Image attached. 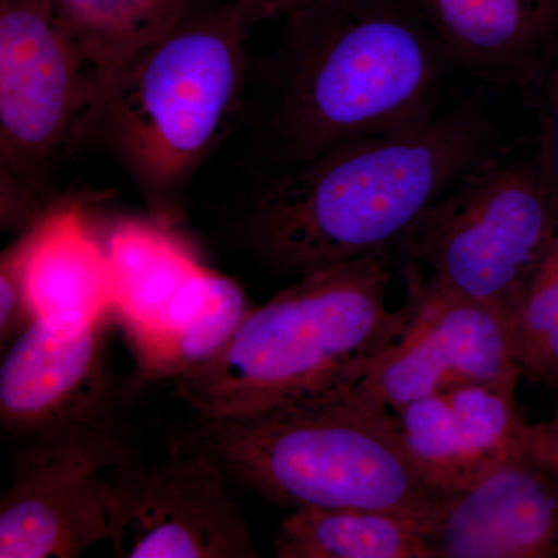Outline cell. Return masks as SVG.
Segmentation results:
<instances>
[{"mask_svg":"<svg viewBox=\"0 0 558 558\" xmlns=\"http://www.w3.org/2000/svg\"><path fill=\"white\" fill-rule=\"evenodd\" d=\"M167 223L121 220L106 242L112 275V317L135 357L159 336L171 304L204 266Z\"/></svg>","mask_w":558,"mask_h":558,"instance_id":"2e32d148","label":"cell"},{"mask_svg":"<svg viewBox=\"0 0 558 558\" xmlns=\"http://www.w3.org/2000/svg\"><path fill=\"white\" fill-rule=\"evenodd\" d=\"M391 252L300 275L250 310L229 343L174 380V398L196 417H247L317 405L359 387L405 328L410 310L389 311Z\"/></svg>","mask_w":558,"mask_h":558,"instance_id":"277c9868","label":"cell"},{"mask_svg":"<svg viewBox=\"0 0 558 558\" xmlns=\"http://www.w3.org/2000/svg\"><path fill=\"white\" fill-rule=\"evenodd\" d=\"M244 290L204 267L180 290L154 339L137 357L138 385L172 380L215 357L247 317Z\"/></svg>","mask_w":558,"mask_h":558,"instance_id":"e0dca14e","label":"cell"},{"mask_svg":"<svg viewBox=\"0 0 558 558\" xmlns=\"http://www.w3.org/2000/svg\"><path fill=\"white\" fill-rule=\"evenodd\" d=\"M457 65L520 87L558 36V0H416Z\"/></svg>","mask_w":558,"mask_h":558,"instance_id":"5bb4252c","label":"cell"},{"mask_svg":"<svg viewBox=\"0 0 558 558\" xmlns=\"http://www.w3.org/2000/svg\"><path fill=\"white\" fill-rule=\"evenodd\" d=\"M497 154L492 124L469 109L351 140L260 178L238 233L264 267L296 277L391 252L429 205Z\"/></svg>","mask_w":558,"mask_h":558,"instance_id":"7a4b0ae2","label":"cell"},{"mask_svg":"<svg viewBox=\"0 0 558 558\" xmlns=\"http://www.w3.org/2000/svg\"><path fill=\"white\" fill-rule=\"evenodd\" d=\"M132 451L124 428L14 447L0 558H78L109 539L106 478Z\"/></svg>","mask_w":558,"mask_h":558,"instance_id":"8fae6325","label":"cell"},{"mask_svg":"<svg viewBox=\"0 0 558 558\" xmlns=\"http://www.w3.org/2000/svg\"><path fill=\"white\" fill-rule=\"evenodd\" d=\"M260 22L289 16L293 11L306 9L319 0H241Z\"/></svg>","mask_w":558,"mask_h":558,"instance_id":"603a6c76","label":"cell"},{"mask_svg":"<svg viewBox=\"0 0 558 558\" xmlns=\"http://www.w3.org/2000/svg\"><path fill=\"white\" fill-rule=\"evenodd\" d=\"M89 75L47 0H0V161L14 201L21 194L31 205L43 194L58 157L73 143Z\"/></svg>","mask_w":558,"mask_h":558,"instance_id":"ba28073f","label":"cell"},{"mask_svg":"<svg viewBox=\"0 0 558 558\" xmlns=\"http://www.w3.org/2000/svg\"><path fill=\"white\" fill-rule=\"evenodd\" d=\"M391 411L418 478L444 501L527 451L531 422L517 388H453Z\"/></svg>","mask_w":558,"mask_h":558,"instance_id":"7c38bea8","label":"cell"},{"mask_svg":"<svg viewBox=\"0 0 558 558\" xmlns=\"http://www.w3.org/2000/svg\"><path fill=\"white\" fill-rule=\"evenodd\" d=\"M90 70L112 68L171 31L191 0H47Z\"/></svg>","mask_w":558,"mask_h":558,"instance_id":"d6986e66","label":"cell"},{"mask_svg":"<svg viewBox=\"0 0 558 558\" xmlns=\"http://www.w3.org/2000/svg\"><path fill=\"white\" fill-rule=\"evenodd\" d=\"M453 61L416 0H319L253 58L244 116L260 178L435 119Z\"/></svg>","mask_w":558,"mask_h":558,"instance_id":"6da1fadb","label":"cell"},{"mask_svg":"<svg viewBox=\"0 0 558 558\" xmlns=\"http://www.w3.org/2000/svg\"><path fill=\"white\" fill-rule=\"evenodd\" d=\"M112 317H36L0 363V428L14 447L123 428L110 366Z\"/></svg>","mask_w":558,"mask_h":558,"instance_id":"9c48e42d","label":"cell"},{"mask_svg":"<svg viewBox=\"0 0 558 558\" xmlns=\"http://www.w3.org/2000/svg\"><path fill=\"white\" fill-rule=\"evenodd\" d=\"M527 450L558 476V405L553 416L529 427Z\"/></svg>","mask_w":558,"mask_h":558,"instance_id":"7402d4cb","label":"cell"},{"mask_svg":"<svg viewBox=\"0 0 558 558\" xmlns=\"http://www.w3.org/2000/svg\"><path fill=\"white\" fill-rule=\"evenodd\" d=\"M179 436L277 508L385 510L416 520L428 539L450 505L418 478L391 409L357 388L303 409L196 417Z\"/></svg>","mask_w":558,"mask_h":558,"instance_id":"5b68a950","label":"cell"},{"mask_svg":"<svg viewBox=\"0 0 558 558\" xmlns=\"http://www.w3.org/2000/svg\"><path fill=\"white\" fill-rule=\"evenodd\" d=\"M400 269L409 319L371 365L359 391L395 410L453 388L519 387L523 374L508 318L442 288L414 264H400Z\"/></svg>","mask_w":558,"mask_h":558,"instance_id":"30bf717a","label":"cell"},{"mask_svg":"<svg viewBox=\"0 0 558 558\" xmlns=\"http://www.w3.org/2000/svg\"><path fill=\"white\" fill-rule=\"evenodd\" d=\"M17 271L33 315L112 317V275L106 248L80 205L40 218L2 255Z\"/></svg>","mask_w":558,"mask_h":558,"instance_id":"9a60e30c","label":"cell"},{"mask_svg":"<svg viewBox=\"0 0 558 558\" xmlns=\"http://www.w3.org/2000/svg\"><path fill=\"white\" fill-rule=\"evenodd\" d=\"M558 233L548 180L535 149L499 154L429 205L391 250L450 292L512 319Z\"/></svg>","mask_w":558,"mask_h":558,"instance_id":"8992f818","label":"cell"},{"mask_svg":"<svg viewBox=\"0 0 558 558\" xmlns=\"http://www.w3.org/2000/svg\"><path fill=\"white\" fill-rule=\"evenodd\" d=\"M278 558H433L416 520L369 509H296L274 535Z\"/></svg>","mask_w":558,"mask_h":558,"instance_id":"ac0fdd59","label":"cell"},{"mask_svg":"<svg viewBox=\"0 0 558 558\" xmlns=\"http://www.w3.org/2000/svg\"><path fill=\"white\" fill-rule=\"evenodd\" d=\"M258 24L241 0H191L159 40L90 70L73 143L108 150L157 222L178 219L191 180L240 128Z\"/></svg>","mask_w":558,"mask_h":558,"instance_id":"3957f363","label":"cell"},{"mask_svg":"<svg viewBox=\"0 0 558 558\" xmlns=\"http://www.w3.org/2000/svg\"><path fill=\"white\" fill-rule=\"evenodd\" d=\"M524 379L558 389V233L510 319Z\"/></svg>","mask_w":558,"mask_h":558,"instance_id":"ffe728a7","label":"cell"},{"mask_svg":"<svg viewBox=\"0 0 558 558\" xmlns=\"http://www.w3.org/2000/svg\"><path fill=\"white\" fill-rule=\"evenodd\" d=\"M538 124L539 159L558 222V36L520 86Z\"/></svg>","mask_w":558,"mask_h":558,"instance_id":"44dd1931","label":"cell"},{"mask_svg":"<svg viewBox=\"0 0 558 558\" xmlns=\"http://www.w3.org/2000/svg\"><path fill=\"white\" fill-rule=\"evenodd\" d=\"M106 484L116 557H259L226 470L182 436L157 461L132 451Z\"/></svg>","mask_w":558,"mask_h":558,"instance_id":"52a82bcc","label":"cell"},{"mask_svg":"<svg viewBox=\"0 0 558 558\" xmlns=\"http://www.w3.org/2000/svg\"><path fill=\"white\" fill-rule=\"evenodd\" d=\"M428 545L433 558H558V476L524 451L450 501Z\"/></svg>","mask_w":558,"mask_h":558,"instance_id":"4fadbf2b","label":"cell"}]
</instances>
